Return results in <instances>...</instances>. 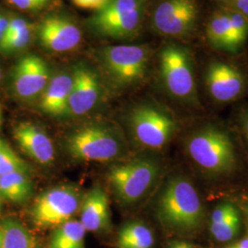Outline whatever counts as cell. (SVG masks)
I'll return each mask as SVG.
<instances>
[{
  "label": "cell",
  "mask_w": 248,
  "mask_h": 248,
  "mask_svg": "<svg viewBox=\"0 0 248 248\" xmlns=\"http://www.w3.org/2000/svg\"><path fill=\"white\" fill-rule=\"evenodd\" d=\"M10 6L24 12H37L46 9L53 0H6Z\"/></svg>",
  "instance_id": "26"
},
{
  "label": "cell",
  "mask_w": 248,
  "mask_h": 248,
  "mask_svg": "<svg viewBox=\"0 0 248 248\" xmlns=\"http://www.w3.org/2000/svg\"><path fill=\"white\" fill-rule=\"evenodd\" d=\"M32 193V184L28 174L13 172L0 176V197L15 202L21 203L27 201Z\"/></svg>",
  "instance_id": "20"
},
{
  "label": "cell",
  "mask_w": 248,
  "mask_h": 248,
  "mask_svg": "<svg viewBox=\"0 0 248 248\" xmlns=\"http://www.w3.org/2000/svg\"><path fill=\"white\" fill-rule=\"evenodd\" d=\"M13 136L20 149L41 165H49L54 158V147L49 135L43 128L31 123L18 124Z\"/></svg>",
  "instance_id": "16"
},
{
  "label": "cell",
  "mask_w": 248,
  "mask_h": 248,
  "mask_svg": "<svg viewBox=\"0 0 248 248\" xmlns=\"http://www.w3.org/2000/svg\"><path fill=\"white\" fill-rule=\"evenodd\" d=\"M158 164L151 159H134L112 167L108 181L114 193L124 203L141 200L158 177Z\"/></svg>",
  "instance_id": "10"
},
{
  "label": "cell",
  "mask_w": 248,
  "mask_h": 248,
  "mask_svg": "<svg viewBox=\"0 0 248 248\" xmlns=\"http://www.w3.org/2000/svg\"><path fill=\"white\" fill-rule=\"evenodd\" d=\"M3 233L1 248H36L35 238L18 220L6 218L0 223Z\"/></svg>",
  "instance_id": "21"
},
{
  "label": "cell",
  "mask_w": 248,
  "mask_h": 248,
  "mask_svg": "<svg viewBox=\"0 0 248 248\" xmlns=\"http://www.w3.org/2000/svg\"><path fill=\"white\" fill-rule=\"evenodd\" d=\"M129 122L137 142L153 149L163 147L177 127L169 110L153 101H143L133 107Z\"/></svg>",
  "instance_id": "9"
},
{
  "label": "cell",
  "mask_w": 248,
  "mask_h": 248,
  "mask_svg": "<svg viewBox=\"0 0 248 248\" xmlns=\"http://www.w3.org/2000/svg\"><path fill=\"white\" fill-rule=\"evenodd\" d=\"M240 119H241V123L243 125V129L246 133L247 138L248 141V108H244L241 110L240 113Z\"/></svg>",
  "instance_id": "31"
},
{
  "label": "cell",
  "mask_w": 248,
  "mask_h": 248,
  "mask_svg": "<svg viewBox=\"0 0 248 248\" xmlns=\"http://www.w3.org/2000/svg\"><path fill=\"white\" fill-rule=\"evenodd\" d=\"M158 216L170 228L191 231L202 221L203 207L190 181L184 177L170 179L158 201Z\"/></svg>",
  "instance_id": "6"
},
{
  "label": "cell",
  "mask_w": 248,
  "mask_h": 248,
  "mask_svg": "<svg viewBox=\"0 0 248 248\" xmlns=\"http://www.w3.org/2000/svg\"><path fill=\"white\" fill-rule=\"evenodd\" d=\"M169 248H195L192 245L186 242H174Z\"/></svg>",
  "instance_id": "32"
},
{
  "label": "cell",
  "mask_w": 248,
  "mask_h": 248,
  "mask_svg": "<svg viewBox=\"0 0 248 248\" xmlns=\"http://www.w3.org/2000/svg\"><path fill=\"white\" fill-rule=\"evenodd\" d=\"M223 8L239 12L248 18V0H207Z\"/></svg>",
  "instance_id": "28"
},
{
  "label": "cell",
  "mask_w": 248,
  "mask_h": 248,
  "mask_svg": "<svg viewBox=\"0 0 248 248\" xmlns=\"http://www.w3.org/2000/svg\"><path fill=\"white\" fill-rule=\"evenodd\" d=\"M29 166L4 141H0V176L13 172L29 173Z\"/></svg>",
  "instance_id": "24"
},
{
  "label": "cell",
  "mask_w": 248,
  "mask_h": 248,
  "mask_svg": "<svg viewBox=\"0 0 248 248\" xmlns=\"http://www.w3.org/2000/svg\"><path fill=\"white\" fill-rule=\"evenodd\" d=\"M155 239L152 231L141 222L125 224L118 234L119 248H152Z\"/></svg>",
  "instance_id": "23"
},
{
  "label": "cell",
  "mask_w": 248,
  "mask_h": 248,
  "mask_svg": "<svg viewBox=\"0 0 248 248\" xmlns=\"http://www.w3.org/2000/svg\"><path fill=\"white\" fill-rule=\"evenodd\" d=\"M73 4L78 8L88 10H93V12L102 9L108 0H71Z\"/></svg>",
  "instance_id": "29"
},
{
  "label": "cell",
  "mask_w": 248,
  "mask_h": 248,
  "mask_svg": "<svg viewBox=\"0 0 248 248\" xmlns=\"http://www.w3.org/2000/svg\"><path fill=\"white\" fill-rule=\"evenodd\" d=\"M9 18H6L3 14L0 13V43L4 39L9 27Z\"/></svg>",
  "instance_id": "30"
},
{
  "label": "cell",
  "mask_w": 248,
  "mask_h": 248,
  "mask_svg": "<svg viewBox=\"0 0 248 248\" xmlns=\"http://www.w3.org/2000/svg\"><path fill=\"white\" fill-rule=\"evenodd\" d=\"M199 89L214 104L235 102L248 93V52L230 54L197 46Z\"/></svg>",
  "instance_id": "1"
},
{
  "label": "cell",
  "mask_w": 248,
  "mask_h": 248,
  "mask_svg": "<svg viewBox=\"0 0 248 248\" xmlns=\"http://www.w3.org/2000/svg\"><path fill=\"white\" fill-rule=\"evenodd\" d=\"M153 67L160 87L173 100L195 109L202 108L197 72V45L160 41Z\"/></svg>",
  "instance_id": "2"
},
{
  "label": "cell",
  "mask_w": 248,
  "mask_h": 248,
  "mask_svg": "<svg viewBox=\"0 0 248 248\" xmlns=\"http://www.w3.org/2000/svg\"><path fill=\"white\" fill-rule=\"evenodd\" d=\"M155 46L151 44L104 46L97 51L98 61L117 89L142 84L153 67Z\"/></svg>",
  "instance_id": "4"
},
{
  "label": "cell",
  "mask_w": 248,
  "mask_h": 248,
  "mask_svg": "<svg viewBox=\"0 0 248 248\" xmlns=\"http://www.w3.org/2000/svg\"><path fill=\"white\" fill-rule=\"evenodd\" d=\"M0 212H1V202H0Z\"/></svg>",
  "instance_id": "36"
},
{
  "label": "cell",
  "mask_w": 248,
  "mask_h": 248,
  "mask_svg": "<svg viewBox=\"0 0 248 248\" xmlns=\"http://www.w3.org/2000/svg\"><path fill=\"white\" fill-rule=\"evenodd\" d=\"M86 229L78 220L72 219L58 226L51 239V248H85Z\"/></svg>",
  "instance_id": "22"
},
{
  "label": "cell",
  "mask_w": 248,
  "mask_h": 248,
  "mask_svg": "<svg viewBox=\"0 0 248 248\" xmlns=\"http://www.w3.org/2000/svg\"><path fill=\"white\" fill-rule=\"evenodd\" d=\"M65 146L73 158L87 162L111 161L124 151L119 135L99 124H88L73 132L66 138Z\"/></svg>",
  "instance_id": "8"
},
{
  "label": "cell",
  "mask_w": 248,
  "mask_h": 248,
  "mask_svg": "<svg viewBox=\"0 0 248 248\" xmlns=\"http://www.w3.org/2000/svg\"><path fill=\"white\" fill-rule=\"evenodd\" d=\"M81 198L78 188L55 186L39 196L32 205L31 217L37 226L52 228L73 219L80 209Z\"/></svg>",
  "instance_id": "11"
},
{
  "label": "cell",
  "mask_w": 248,
  "mask_h": 248,
  "mask_svg": "<svg viewBox=\"0 0 248 248\" xmlns=\"http://www.w3.org/2000/svg\"><path fill=\"white\" fill-rule=\"evenodd\" d=\"M40 45L53 53H71L79 47L83 33L73 18L62 13L45 16L35 28Z\"/></svg>",
  "instance_id": "12"
},
{
  "label": "cell",
  "mask_w": 248,
  "mask_h": 248,
  "mask_svg": "<svg viewBox=\"0 0 248 248\" xmlns=\"http://www.w3.org/2000/svg\"><path fill=\"white\" fill-rule=\"evenodd\" d=\"M0 122H1V111H0Z\"/></svg>",
  "instance_id": "37"
},
{
  "label": "cell",
  "mask_w": 248,
  "mask_h": 248,
  "mask_svg": "<svg viewBox=\"0 0 248 248\" xmlns=\"http://www.w3.org/2000/svg\"><path fill=\"white\" fill-rule=\"evenodd\" d=\"M241 219L239 214L232 217L217 225H210V232L213 238L219 242H228L235 237L240 231Z\"/></svg>",
  "instance_id": "25"
},
{
  "label": "cell",
  "mask_w": 248,
  "mask_h": 248,
  "mask_svg": "<svg viewBox=\"0 0 248 248\" xmlns=\"http://www.w3.org/2000/svg\"><path fill=\"white\" fill-rule=\"evenodd\" d=\"M198 46L216 52L237 54L233 45L227 9L208 2L201 42Z\"/></svg>",
  "instance_id": "14"
},
{
  "label": "cell",
  "mask_w": 248,
  "mask_h": 248,
  "mask_svg": "<svg viewBox=\"0 0 248 248\" xmlns=\"http://www.w3.org/2000/svg\"><path fill=\"white\" fill-rule=\"evenodd\" d=\"M72 84V73L61 72L52 77L40 97V109L48 115L60 116L67 113Z\"/></svg>",
  "instance_id": "18"
},
{
  "label": "cell",
  "mask_w": 248,
  "mask_h": 248,
  "mask_svg": "<svg viewBox=\"0 0 248 248\" xmlns=\"http://www.w3.org/2000/svg\"><path fill=\"white\" fill-rule=\"evenodd\" d=\"M48 63L36 54L21 57L11 72V85L14 94L20 99L40 98L51 79Z\"/></svg>",
  "instance_id": "13"
},
{
  "label": "cell",
  "mask_w": 248,
  "mask_h": 248,
  "mask_svg": "<svg viewBox=\"0 0 248 248\" xmlns=\"http://www.w3.org/2000/svg\"><path fill=\"white\" fill-rule=\"evenodd\" d=\"M1 80H2V69L0 67V83H1Z\"/></svg>",
  "instance_id": "35"
},
{
  "label": "cell",
  "mask_w": 248,
  "mask_h": 248,
  "mask_svg": "<svg viewBox=\"0 0 248 248\" xmlns=\"http://www.w3.org/2000/svg\"><path fill=\"white\" fill-rule=\"evenodd\" d=\"M207 0H150L145 31L160 41L200 45Z\"/></svg>",
  "instance_id": "3"
},
{
  "label": "cell",
  "mask_w": 248,
  "mask_h": 248,
  "mask_svg": "<svg viewBox=\"0 0 248 248\" xmlns=\"http://www.w3.org/2000/svg\"><path fill=\"white\" fill-rule=\"evenodd\" d=\"M150 0H108L88 18L89 30L99 38L132 42L145 31Z\"/></svg>",
  "instance_id": "5"
},
{
  "label": "cell",
  "mask_w": 248,
  "mask_h": 248,
  "mask_svg": "<svg viewBox=\"0 0 248 248\" xmlns=\"http://www.w3.org/2000/svg\"><path fill=\"white\" fill-rule=\"evenodd\" d=\"M35 28L26 18H9L7 32L0 43V51L4 53H14L25 49L31 42Z\"/></svg>",
  "instance_id": "19"
},
{
  "label": "cell",
  "mask_w": 248,
  "mask_h": 248,
  "mask_svg": "<svg viewBox=\"0 0 248 248\" xmlns=\"http://www.w3.org/2000/svg\"><path fill=\"white\" fill-rule=\"evenodd\" d=\"M73 84L68 102V113L82 116L92 110L101 95L98 75L86 64H78L72 72Z\"/></svg>",
  "instance_id": "15"
},
{
  "label": "cell",
  "mask_w": 248,
  "mask_h": 248,
  "mask_svg": "<svg viewBox=\"0 0 248 248\" xmlns=\"http://www.w3.org/2000/svg\"><path fill=\"white\" fill-rule=\"evenodd\" d=\"M186 150L196 165L210 174L227 175L236 166L235 148L230 136L213 125L197 131L187 141Z\"/></svg>",
  "instance_id": "7"
},
{
  "label": "cell",
  "mask_w": 248,
  "mask_h": 248,
  "mask_svg": "<svg viewBox=\"0 0 248 248\" xmlns=\"http://www.w3.org/2000/svg\"><path fill=\"white\" fill-rule=\"evenodd\" d=\"M2 238H3V233H2V230L0 228V248H1V245H2Z\"/></svg>",
  "instance_id": "34"
},
{
  "label": "cell",
  "mask_w": 248,
  "mask_h": 248,
  "mask_svg": "<svg viewBox=\"0 0 248 248\" xmlns=\"http://www.w3.org/2000/svg\"><path fill=\"white\" fill-rule=\"evenodd\" d=\"M0 141H1V140H0Z\"/></svg>",
  "instance_id": "38"
},
{
  "label": "cell",
  "mask_w": 248,
  "mask_h": 248,
  "mask_svg": "<svg viewBox=\"0 0 248 248\" xmlns=\"http://www.w3.org/2000/svg\"><path fill=\"white\" fill-rule=\"evenodd\" d=\"M224 248H248V238L241 240L239 242Z\"/></svg>",
  "instance_id": "33"
},
{
  "label": "cell",
  "mask_w": 248,
  "mask_h": 248,
  "mask_svg": "<svg viewBox=\"0 0 248 248\" xmlns=\"http://www.w3.org/2000/svg\"><path fill=\"white\" fill-rule=\"evenodd\" d=\"M80 222L86 231L106 230L110 223L109 203L106 192L100 187L92 188L80 204Z\"/></svg>",
  "instance_id": "17"
},
{
  "label": "cell",
  "mask_w": 248,
  "mask_h": 248,
  "mask_svg": "<svg viewBox=\"0 0 248 248\" xmlns=\"http://www.w3.org/2000/svg\"><path fill=\"white\" fill-rule=\"evenodd\" d=\"M236 214H239V213L232 204L228 202L221 204L212 213L210 225H217L219 223H222L235 216Z\"/></svg>",
  "instance_id": "27"
}]
</instances>
